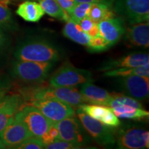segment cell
<instances>
[{
	"mask_svg": "<svg viewBox=\"0 0 149 149\" xmlns=\"http://www.w3.org/2000/svg\"><path fill=\"white\" fill-rule=\"evenodd\" d=\"M126 39L132 45L148 48L149 24L148 22L131 24L126 31Z\"/></svg>",
	"mask_w": 149,
	"mask_h": 149,
	"instance_id": "obj_17",
	"label": "cell"
},
{
	"mask_svg": "<svg viewBox=\"0 0 149 149\" xmlns=\"http://www.w3.org/2000/svg\"><path fill=\"white\" fill-rule=\"evenodd\" d=\"M149 63L148 54L133 53L121 58L107 61L100 68L101 70H111L123 68H134Z\"/></svg>",
	"mask_w": 149,
	"mask_h": 149,
	"instance_id": "obj_16",
	"label": "cell"
},
{
	"mask_svg": "<svg viewBox=\"0 0 149 149\" xmlns=\"http://www.w3.org/2000/svg\"><path fill=\"white\" fill-rule=\"evenodd\" d=\"M59 6L61 7V8L64 10L67 14L69 15V14L71 12L72 8L75 6L76 2L74 0H56Z\"/></svg>",
	"mask_w": 149,
	"mask_h": 149,
	"instance_id": "obj_32",
	"label": "cell"
},
{
	"mask_svg": "<svg viewBox=\"0 0 149 149\" xmlns=\"http://www.w3.org/2000/svg\"><path fill=\"white\" fill-rule=\"evenodd\" d=\"M87 47L91 52H102L111 48L109 43L106 41L100 34L91 37Z\"/></svg>",
	"mask_w": 149,
	"mask_h": 149,
	"instance_id": "obj_26",
	"label": "cell"
},
{
	"mask_svg": "<svg viewBox=\"0 0 149 149\" xmlns=\"http://www.w3.org/2000/svg\"><path fill=\"white\" fill-rule=\"evenodd\" d=\"M17 114L24 123L32 137L42 139L53 124L41 113L40 110L29 104L22 107Z\"/></svg>",
	"mask_w": 149,
	"mask_h": 149,
	"instance_id": "obj_8",
	"label": "cell"
},
{
	"mask_svg": "<svg viewBox=\"0 0 149 149\" xmlns=\"http://www.w3.org/2000/svg\"><path fill=\"white\" fill-rule=\"evenodd\" d=\"M77 3H102L108 5H111L113 0H74Z\"/></svg>",
	"mask_w": 149,
	"mask_h": 149,
	"instance_id": "obj_33",
	"label": "cell"
},
{
	"mask_svg": "<svg viewBox=\"0 0 149 149\" xmlns=\"http://www.w3.org/2000/svg\"><path fill=\"white\" fill-rule=\"evenodd\" d=\"M6 99H7V96H5L4 97L1 99V100H0V109H1V108L3 107V104H5L6 101Z\"/></svg>",
	"mask_w": 149,
	"mask_h": 149,
	"instance_id": "obj_36",
	"label": "cell"
},
{
	"mask_svg": "<svg viewBox=\"0 0 149 149\" xmlns=\"http://www.w3.org/2000/svg\"><path fill=\"white\" fill-rule=\"evenodd\" d=\"M92 81L91 71L76 68L70 63L66 62L52 74L49 84L53 87H72Z\"/></svg>",
	"mask_w": 149,
	"mask_h": 149,
	"instance_id": "obj_3",
	"label": "cell"
},
{
	"mask_svg": "<svg viewBox=\"0 0 149 149\" xmlns=\"http://www.w3.org/2000/svg\"><path fill=\"white\" fill-rule=\"evenodd\" d=\"M78 24L84 32L87 33L91 37L99 35L98 24L95 23L88 16L83 18Z\"/></svg>",
	"mask_w": 149,
	"mask_h": 149,
	"instance_id": "obj_27",
	"label": "cell"
},
{
	"mask_svg": "<svg viewBox=\"0 0 149 149\" xmlns=\"http://www.w3.org/2000/svg\"><path fill=\"white\" fill-rule=\"evenodd\" d=\"M81 85L79 92L82 95L86 103L109 107L113 93H110L91 82H86Z\"/></svg>",
	"mask_w": 149,
	"mask_h": 149,
	"instance_id": "obj_15",
	"label": "cell"
},
{
	"mask_svg": "<svg viewBox=\"0 0 149 149\" xmlns=\"http://www.w3.org/2000/svg\"><path fill=\"white\" fill-rule=\"evenodd\" d=\"M107 77H126L130 75H139L149 77V63L143 66L134 68H123L107 70L104 72Z\"/></svg>",
	"mask_w": 149,
	"mask_h": 149,
	"instance_id": "obj_22",
	"label": "cell"
},
{
	"mask_svg": "<svg viewBox=\"0 0 149 149\" xmlns=\"http://www.w3.org/2000/svg\"><path fill=\"white\" fill-rule=\"evenodd\" d=\"M22 99L19 95H7L6 101L0 109V133L13 120L22 107Z\"/></svg>",
	"mask_w": 149,
	"mask_h": 149,
	"instance_id": "obj_18",
	"label": "cell"
},
{
	"mask_svg": "<svg viewBox=\"0 0 149 149\" xmlns=\"http://www.w3.org/2000/svg\"><path fill=\"white\" fill-rule=\"evenodd\" d=\"M77 109L110 127H117L120 124V120L113 110L107 106L83 104L79 105Z\"/></svg>",
	"mask_w": 149,
	"mask_h": 149,
	"instance_id": "obj_13",
	"label": "cell"
},
{
	"mask_svg": "<svg viewBox=\"0 0 149 149\" xmlns=\"http://www.w3.org/2000/svg\"><path fill=\"white\" fill-rule=\"evenodd\" d=\"M17 60L55 62L60 55L57 47L43 39H31L19 44L14 53Z\"/></svg>",
	"mask_w": 149,
	"mask_h": 149,
	"instance_id": "obj_1",
	"label": "cell"
},
{
	"mask_svg": "<svg viewBox=\"0 0 149 149\" xmlns=\"http://www.w3.org/2000/svg\"><path fill=\"white\" fill-rule=\"evenodd\" d=\"M77 113L87 133L99 144L106 147L114 146L116 143V135L113 127L104 125L81 111L77 110Z\"/></svg>",
	"mask_w": 149,
	"mask_h": 149,
	"instance_id": "obj_4",
	"label": "cell"
},
{
	"mask_svg": "<svg viewBox=\"0 0 149 149\" xmlns=\"http://www.w3.org/2000/svg\"><path fill=\"white\" fill-rule=\"evenodd\" d=\"M59 139L78 145L81 148L91 142V136L79 119L68 117L56 123Z\"/></svg>",
	"mask_w": 149,
	"mask_h": 149,
	"instance_id": "obj_5",
	"label": "cell"
},
{
	"mask_svg": "<svg viewBox=\"0 0 149 149\" xmlns=\"http://www.w3.org/2000/svg\"><path fill=\"white\" fill-rule=\"evenodd\" d=\"M29 105L36 107L52 123L56 124L68 117L74 116L75 112L69 104L55 98L35 100Z\"/></svg>",
	"mask_w": 149,
	"mask_h": 149,
	"instance_id": "obj_7",
	"label": "cell"
},
{
	"mask_svg": "<svg viewBox=\"0 0 149 149\" xmlns=\"http://www.w3.org/2000/svg\"><path fill=\"white\" fill-rule=\"evenodd\" d=\"M62 33L67 38L85 46H88L91 39L87 33L81 30L79 24L70 18L66 21Z\"/></svg>",
	"mask_w": 149,
	"mask_h": 149,
	"instance_id": "obj_20",
	"label": "cell"
},
{
	"mask_svg": "<svg viewBox=\"0 0 149 149\" xmlns=\"http://www.w3.org/2000/svg\"><path fill=\"white\" fill-rule=\"evenodd\" d=\"M55 98L69 104L72 108H77L79 105L86 104L84 98L77 88L74 86H58L47 88H40L33 91L31 102L39 99Z\"/></svg>",
	"mask_w": 149,
	"mask_h": 149,
	"instance_id": "obj_6",
	"label": "cell"
},
{
	"mask_svg": "<svg viewBox=\"0 0 149 149\" xmlns=\"http://www.w3.org/2000/svg\"><path fill=\"white\" fill-rule=\"evenodd\" d=\"M91 5L92 3H77L69 14L70 18L79 23L83 18L88 16Z\"/></svg>",
	"mask_w": 149,
	"mask_h": 149,
	"instance_id": "obj_25",
	"label": "cell"
},
{
	"mask_svg": "<svg viewBox=\"0 0 149 149\" xmlns=\"http://www.w3.org/2000/svg\"><path fill=\"white\" fill-rule=\"evenodd\" d=\"M42 142L44 143V146L50 143L53 142L57 139H60L59 137V133L55 124H52V125L50 126L48 132L42 139Z\"/></svg>",
	"mask_w": 149,
	"mask_h": 149,
	"instance_id": "obj_31",
	"label": "cell"
},
{
	"mask_svg": "<svg viewBox=\"0 0 149 149\" xmlns=\"http://www.w3.org/2000/svg\"><path fill=\"white\" fill-rule=\"evenodd\" d=\"M53 62L17 60L11 68V74L15 79L26 83H37L48 77Z\"/></svg>",
	"mask_w": 149,
	"mask_h": 149,
	"instance_id": "obj_2",
	"label": "cell"
},
{
	"mask_svg": "<svg viewBox=\"0 0 149 149\" xmlns=\"http://www.w3.org/2000/svg\"><path fill=\"white\" fill-rule=\"evenodd\" d=\"M31 137V133L17 114L0 133V140L5 148H17Z\"/></svg>",
	"mask_w": 149,
	"mask_h": 149,
	"instance_id": "obj_10",
	"label": "cell"
},
{
	"mask_svg": "<svg viewBox=\"0 0 149 149\" xmlns=\"http://www.w3.org/2000/svg\"><path fill=\"white\" fill-rule=\"evenodd\" d=\"M6 42V37L4 33L1 31V30L0 29V51H1V50L4 47Z\"/></svg>",
	"mask_w": 149,
	"mask_h": 149,
	"instance_id": "obj_34",
	"label": "cell"
},
{
	"mask_svg": "<svg viewBox=\"0 0 149 149\" xmlns=\"http://www.w3.org/2000/svg\"><path fill=\"white\" fill-rule=\"evenodd\" d=\"M8 0H0V27H7L12 22V13L8 5Z\"/></svg>",
	"mask_w": 149,
	"mask_h": 149,
	"instance_id": "obj_28",
	"label": "cell"
},
{
	"mask_svg": "<svg viewBox=\"0 0 149 149\" xmlns=\"http://www.w3.org/2000/svg\"><path fill=\"white\" fill-rule=\"evenodd\" d=\"M7 88L5 86H2L0 82V100L4 97L6 96V93Z\"/></svg>",
	"mask_w": 149,
	"mask_h": 149,
	"instance_id": "obj_35",
	"label": "cell"
},
{
	"mask_svg": "<svg viewBox=\"0 0 149 149\" xmlns=\"http://www.w3.org/2000/svg\"><path fill=\"white\" fill-rule=\"evenodd\" d=\"M88 16L95 23L98 24L102 20L113 17L115 15L111 10V5L102 3H93Z\"/></svg>",
	"mask_w": 149,
	"mask_h": 149,
	"instance_id": "obj_23",
	"label": "cell"
},
{
	"mask_svg": "<svg viewBox=\"0 0 149 149\" xmlns=\"http://www.w3.org/2000/svg\"><path fill=\"white\" fill-rule=\"evenodd\" d=\"M18 149H42L44 144L42 139L36 137H31L17 147Z\"/></svg>",
	"mask_w": 149,
	"mask_h": 149,
	"instance_id": "obj_29",
	"label": "cell"
},
{
	"mask_svg": "<svg viewBox=\"0 0 149 149\" xmlns=\"http://www.w3.org/2000/svg\"><path fill=\"white\" fill-rule=\"evenodd\" d=\"M45 13L53 17L67 21L70 18L69 15L61 8L56 0H38Z\"/></svg>",
	"mask_w": 149,
	"mask_h": 149,
	"instance_id": "obj_24",
	"label": "cell"
},
{
	"mask_svg": "<svg viewBox=\"0 0 149 149\" xmlns=\"http://www.w3.org/2000/svg\"><path fill=\"white\" fill-rule=\"evenodd\" d=\"M120 86L126 95L139 101L146 100L149 94V77L139 75L120 77Z\"/></svg>",
	"mask_w": 149,
	"mask_h": 149,
	"instance_id": "obj_12",
	"label": "cell"
},
{
	"mask_svg": "<svg viewBox=\"0 0 149 149\" xmlns=\"http://www.w3.org/2000/svg\"><path fill=\"white\" fill-rule=\"evenodd\" d=\"M16 13L25 21L37 22L43 17L45 13L39 3L26 1L19 5Z\"/></svg>",
	"mask_w": 149,
	"mask_h": 149,
	"instance_id": "obj_19",
	"label": "cell"
},
{
	"mask_svg": "<svg viewBox=\"0 0 149 149\" xmlns=\"http://www.w3.org/2000/svg\"><path fill=\"white\" fill-rule=\"evenodd\" d=\"M78 145L61 139H57L53 142L50 143L44 146V148L48 149H74L80 148Z\"/></svg>",
	"mask_w": 149,
	"mask_h": 149,
	"instance_id": "obj_30",
	"label": "cell"
},
{
	"mask_svg": "<svg viewBox=\"0 0 149 149\" xmlns=\"http://www.w3.org/2000/svg\"><path fill=\"white\" fill-rule=\"evenodd\" d=\"M111 109L115 115L121 119L141 120L148 118L149 116V112L144 109H139L132 106H117Z\"/></svg>",
	"mask_w": 149,
	"mask_h": 149,
	"instance_id": "obj_21",
	"label": "cell"
},
{
	"mask_svg": "<svg viewBox=\"0 0 149 149\" xmlns=\"http://www.w3.org/2000/svg\"><path fill=\"white\" fill-rule=\"evenodd\" d=\"M117 148L143 149L149 148V132L143 128L128 127L121 129L116 136Z\"/></svg>",
	"mask_w": 149,
	"mask_h": 149,
	"instance_id": "obj_11",
	"label": "cell"
},
{
	"mask_svg": "<svg viewBox=\"0 0 149 149\" xmlns=\"http://www.w3.org/2000/svg\"><path fill=\"white\" fill-rule=\"evenodd\" d=\"M1 148H5V147L3 146V144H2V143H1V140H0V149H1Z\"/></svg>",
	"mask_w": 149,
	"mask_h": 149,
	"instance_id": "obj_37",
	"label": "cell"
},
{
	"mask_svg": "<svg viewBox=\"0 0 149 149\" xmlns=\"http://www.w3.org/2000/svg\"><path fill=\"white\" fill-rule=\"evenodd\" d=\"M115 10L130 24L148 22L149 0H117Z\"/></svg>",
	"mask_w": 149,
	"mask_h": 149,
	"instance_id": "obj_9",
	"label": "cell"
},
{
	"mask_svg": "<svg viewBox=\"0 0 149 149\" xmlns=\"http://www.w3.org/2000/svg\"><path fill=\"white\" fill-rule=\"evenodd\" d=\"M98 24L99 34L111 46L118 42L125 33L124 22L119 17H111L100 22Z\"/></svg>",
	"mask_w": 149,
	"mask_h": 149,
	"instance_id": "obj_14",
	"label": "cell"
}]
</instances>
